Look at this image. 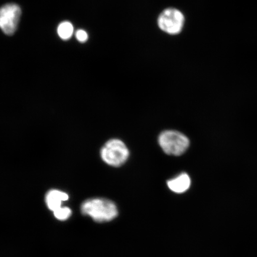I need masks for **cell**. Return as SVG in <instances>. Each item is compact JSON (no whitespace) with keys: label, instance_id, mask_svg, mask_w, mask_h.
I'll list each match as a JSON object with an SVG mask.
<instances>
[{"label":"cell","instance_id":"1","mask_svg":"<svg viewBox=\"0 0 257 257\" xmlns=\"http://www.w3.org/2000/svg\"><path fill=\"white\" fill-rule=\"evenodd\" d=\"M81 212L96 222H108L116 218L118 208L113 202L104 198H92L83 202Z\"/></svg>","mask_w":257,"mask_h":257},{"label":"cell","instance_id":"2","mask_svg":"<svg viewBox=\"0 0 257 257\" xmlns=\"http://www.w3.org/2000/svg\"><path fill=\"white\" fill-rule=\"evenodd\" d=\"M159 143L164 152L179 156L188 149L189 140L185 135L176 131H165L160 135Z\"/></svg>","mask_w":257,"mask_h":257},{"label":"cell","instance_id":"3","mask_svg":"<svg viewBox=\"0 0 257 257\" xmlns=\"http://www.w3.org/2000/svg\"><path fill=\"white\" fill-rule=\"evenodd\" d=\"M102 160L107 165L120 167L126 162L130 152L126 145L120 140L112 139L106 143L101 150Z\"/></svg>","mask_w":257,"mask_h":257},{"label":"cell","instance_id":"4","mask_svg":"<svg viewBox=\"0 0 257 257\" xmlns=\"http://www.w3.org/2000/svg\"><path fill=\"white\" fill-rule=\"evenodd\" d=\"M184 22L185 18L182 12L173 8L164 11L158 19V25L161 30L171 35L180 33L184 27Z\"/></svg>","mask_w":257,"mask_h":257},{"label":"cell","instance_id":"5","mask_svg":"<svg viewBox=\"0 0 257 257\" xmlns=\"http://www.w3.org/2000/svg\"><path fill=\"white\" fill-rule=\"evenodd\" d=\"M22 11L15 4H8L0 8V29L6 35H14L17 30Z\"/></svg>","mask_w":257,"mask_h":257},{"label":"cell","instance_id":"6","mask_svg":"<svg viewBox=\"0 0 257 257\" xmlns=\"http://www.w3.org/2000/svg\"><path fill=\"white\" fill-rule=\"evenodd\" d=\"M69 195L66 193L53 189L47 192L46 202L48 208L54 211L62 207L63 202L68 200Z\"/></svg>","mask_w":257,"mask_h":257},{"label":"cell","instance_id":"7","mask_svg":"<svg viewBox=\"0 0 257 257\" xmlns=\"http://www.w3.org/2000/svg\"><path fill=\"white\" fill-rule=\"evenodd\" d=\"M191 179L187 173H182L176 178L168 181L169 188L173 192L181 194L190 188Z\"/></svg>","mask_w":257,"mask_h":257},{"label":"cell","instance_id":"8","mask_svg":"<svg viewBox=\"0 0 257 257\" xmlns=\"http://www.w3.org/2000/svg\"><path fill=\"white\" fill-rule=\"evenodd\" d=\"M58 34L63 40H69L73 33V27L69 22L61 23L57 29Z\"/></svg>","mask_w":257,"mask_h":257},{"label":"cell","instance_id":"9","mask_svg":"<svg viewBox=\"0 0 257 257\" xmlns=\"http://www.w3.org/2000/svg\"><path fill=\"white\" fill-rule=\"evenodd\" d=\"M54 216L59 220H66L71 216V209L67 207H62L53 211Z\"/></svg>","mask_w":257,"mask_h":257},{"label":"cell","instance_id":"10","mask_svg":"<svg viewBox=\"0 0 257 257\" xmlns=\"http://www.w3.org/2000/svg\"><path fill=\"white\" fill-rule=\"evenodd\" d=\"M76 37L80 43H85L88 39V35L85 31L80 30L76 32Z\"/></svg>","mask_w":257,"mask_h":257}]
</instances>
